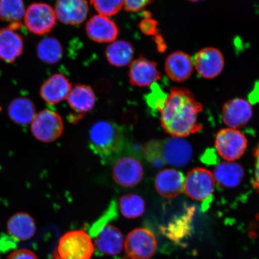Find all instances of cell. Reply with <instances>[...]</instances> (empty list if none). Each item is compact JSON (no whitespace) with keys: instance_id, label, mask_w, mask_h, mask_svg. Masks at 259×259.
<instances>
[{"instance_id":"6da1fadb","label":"cell","mask_w":259,"mask_h":259,"mask_svg":"<svg viewBox=\"0 0 259 259\" xmlns=\"http://www.w3.org/2000/svg\"><path fill=\"white\" fill-rule=\"evenodd\" d=\"M158 111L161 127L172 138L187 137L202 128L198 120L202 105L188 89L171 88Z\"/></svg>"},{"instance_id":"7a4b0ae2","label":"cell","mask_w":259,"mask_h":259,"mask_svg":"<svg viewBox=\"0 0 259 259\" xmlns=\"http://www.w3.org/2000/svg\"><path fill=\"white\" fill-rule=\"evenodd\" d=\"M89 144L93 153L108 163L119 157L124 150V131L111 121L97 122L90 129Z\"/></svg>"},{"instance_id":"3957f363","label":"cell","mask_w":259,"mask_h":259,"mask_svg":"<svg viewBox=\"0 0 259 259\" xmlns=\"http://www.w3.org/2000/svg\"><path fill=\"white\" fill-rule=\"evenodd\" d=\"M94 251L92 238L82 230L67 232L58 245V254L61 259H91Z\"/></svg>"},{"instance_id":"277c9868","label":"cell","mask_w":259,"mask_h":259,"mask_svg":"<svg viewBox=\"0 0 259 259\" xmlns=\"http://www.w3.org/2000/svg\"><path fill=\"white\" fill-rule=\"evenodd\" d=\"M31 132L35 139L44 143H51L61 137L64 124L56 111L45 109L37 113L31 124Z\"/></svg>"},{"instance_id":"5b68a950","label":"cell","mask_w":259,"mask_h":259,"mask_svg":"<svg viewBox=\"0 0 259 259\" xmlns=\"http://www.w3.org/2000/svg\"><path fill=\"white\" fill-rule=\"evenodd\" d=\"M54 9L45 3H32L26 9L24 20L29 31L37 35L50 33L56 25Z\"/></svg>"},{"instance_id":"8992f818","label":"cell","mask_w":259,"mask_h":259,"mask_svg":"<svg viewBox=\"0 0 259 259\" xmlns=\"http://www.w3.org/2000/svg\"><path fill=\"white\" fill-rule=\"evenodd\" d=\"M215 184V178L209 170L194 168L188 172L184 179V192L191 199L204 201L212 196Z\"/></svg>"},{"instance_id":"52a82bcc","label":"cell","mask_w":259,"mask_h":259,"mask_svg":"<svg viewBox=\"0 0 259 259\" xmlns=\"http://www.w3.org/2000/svg\"><path fill=\"white\" fill-rule=\"evenodd\" d=\"M124 245L130 258L150 259L156 251L157 242L150 230L138 228L129 233Z\"/></svg>"},{"instance_id":"ba28073f","label":"cell","mask_w":259,"mask_h":259,"mask_svg":"<svg viewBox=\"0 0 259 259\" xmlns=\"http://www.w3.org/2000/svg\"><path fill=\"white\" fill-rule=\"evenodd\" d=\"M247 139L237 129L226 128L219 131L215 138V148L220 156L228 161L240 158L247 147Z\"/></svg>"},{"instance_id":"9c48e42d","label":"cell","mask_w":259,"mask_h":259,"mask_svg":"<svg viewBox=\"0 0 259 259\" xmlns=\"http://www.w3.org/2000/svg\"><path fill=\"white\" fill-rule=\"evenodd\" d=\"M194 69L203 78L212 79L219 76L225 67V58L218 49H202L193 58Z\"/></svg>"},{"instance_id":"30bf717a","label":"cell","mask_w":259,"mask_h":259,"mask_svg":"<svg viewBox=\"0 0 259 259\" xmlns=\"http://www.w3.org/2000/svg\"><path fill=\"white\" fill-rule=\"evenodd\" d=\"M112 177L116 184L122 187L137 186L144 177L143 166L133 157H123L116 161L112 167Z\"/></svg>"},{"instance_id":"8fae6325","label":"cell","mask_w":259,"mask_h":259,"mask_svg":"<svg viewBox=\"0 0 259 259\" xmlns=\"http://www.w3.org/2000/svg\"><path fill=\"white\" fill-rule=\"evenodd\" d=\"M128 76L132 85L138 87H151L161 79L157 63L144 56L132 61Z\"/></svg>"},{"instance_id":"7c38bea8","label":"cell","mask_w":259,"mask_h":259,"mask_svg":"<svg viewBox=\"0 0 259 259\" xmlns=\"http://www.w3.org/2000/svg\"><path fill=\"white\" fill-rule=\"evenodd\" d=\"M161 155L165 163L174 167H183L190 163L193 149L183 138H172L161 144Z\"/></svg>"},{"instance_id":"4fadbf2b","label":"cell","mask_w":259,"mask_h":259,"mask_svg":"<svg viewBox=\"0 0 259 259\" xmlns=\"http://www.w3.org/2000/svg\"><path fill=\"white\" fill-rule=\"evenodd\" d=\"M54 11L61 23L77 25L85 21L89 5L87 0H57Z\"/></svg>"},{"instance_id":"5bb4252c","label":"cell","mask_w":259,"mask_h":259,"mask_svg":"<svg viewBox=\"0 0 259 259\" xmlns=\"http://www.w3.org/2000/svg\"><path fill=\"white\" fill-rule=\"evenodd\" d=\"M87 36L99 44L112 43L116 40L119 29L108 16L96 15L90 18L86 25Z\"/></svg>"},{"instance_id":"9a60e30c","label":"cell","mask_w":259,"mask_h":259,"mask_svg":"<svg viewBox=\"0 0 259 259\" xmlns=\"http://www.w3.org/2000/svg\"><path fill=\"white\" fill-rule=\"evenodd\" d=\"M252 116V106L244 99L229 100L223 106V121L229 128L237 129L244 127L250 120Z\"/></svg>"},{"instance_id":"2e32d148","label":"cell","mask_w":259,"mask_h":259,"mask_svg":"<svg viewBox=\"0 0 259 259\" xmlns=\"http://www.w3.org/2000/svg\"><path fill=\"white\" fill-rule=\"evenodd\" d=\"M194 69L192 57L183 51L174 52L167 56L165 61V72L174 82H183L189 79Z\"/></svg>"},{"instance_id":"e0dca14e","label":"cell","mask_w":259,"mask_h":259,"mask_svg":"<svg viewBox=\"0 0 259 259\" xmlns=\"http://www.w3.org/2000/svg\"><path fill=\"white\" fill-rule=\"evenodd\" d=\"M72 87V83L66 76L56 73L41 85L40 96L48 105H56L67 99Z\"/></svg>"},{"instance_id":"ac0fdd59","label":"cell","mask_w":259,"mask_h":259,"mask_svg":"<svg viewBox=\"0 0 259 259\" xmlns=\"http://www.w3.org/2000/svg\"><path fill=\"white\" fill-rule=\"evenodd\" d=\"M184 178L180 171L174 169L162 170L155 178L157 193L167 199L175 198L184 192Z\"/></svg>"},{"instance_id":"d6986e66","label":"cell","mask_w":259,"mask_h":259,"mask_svg":"<svg viewBox=\"0 0 259 259\" xmlns=\"http://www.w3.org/2000/svg\"><path fill=\"white\" fill-rule=\"evenodd\" d=\"M124 242L121 232L112 225H105L96 232L95 244L103 254L114 255L120 253Z\"/></svg>"},{"instance_id":"ffe728a7","label":"cell","mask_w":259,"mask_h":259,"mask_svg":"<svg viewBox=\"0 0 259 259\" xmlns=\"http://www.w3.org/2000/svg\"><path fill=\"white\" fill-rule=\"evenodd\" d=\"M24 51V40L21 35L11 27L0 29V59L13 63Z\"/></svg>"},{"instance_id":"44dd1931","label":"cell","mask_w":259,"mask_h":259,"mask_svg":"<svg viewBox=\"0 0 259 259\" xmlns=\"http://www.w3.org/2000/svg\"><path fill=\"white\" fill-rule=\"evenodd\" d=\"M10 235L19 241H27L33 236L37 231L35 220L29 213L18 212L9 219L7 224Z\"/></svg>"},{"instance_id":"7402d4cb","label":"cell","mask_w":259,"mask_h":259,"mask_svg":"<svg viewBox=\"0 0 259 259\" xmlns=\"http://www.w3.org/2000/svg\"><path fill=\"white\" fill-rule=\"evenodd\" d=\"M67 100L73 111L79 114H83L94 108L96 105V96L90 86L77 84L72 87Z\"/></svg>"},{"instance_id":"603a6c76","label":"cell","mask_w":259,"mask_h":259,"mask_svg":"<svg viewBox=\"0 0 259 259\" xmlns=\"http://www.w3.org/2000/svg\"><path fill=\"white\" fill-rule=\"evenodd\" d=\"M10 119L20 126L31 125L36 116L33 102L27 97H18L10 103L8 109Z\"/></svg>"},{"instance_id":"cb8c5ba5","label":"cell","mask_w":259,"mask_h":259,"mask_svg":"<svg viewBox=\"0 0 259 259\" xmlns=\"http://www.w3.org/2000/svg\"><path fill=\"white\" fill-rule=\"evenodd\" d=\"M244 174V168L240 164L225 161L217 165L213 175L220 186L234 188L240 184Z\"/></svg>"},{"instance_id":"d4e9b609","label":"cell","mask_w":259,"mask_h":259,"mask_svg":"<svg viewBox=\"0 0 259 259\" xmlns=\"http://www.w3.org/2000/svg\"><path fill=\"white\" fill-rule=\"evenodd\" d=\"M105 54L107 60L112 66L122 67L132 63L135 48L127 41H114L107 47Z\"/></svg>"},{"instance_id":"484cf974","label":"cell","mask_w":259,"mask_h":259,"mask_svg":"<svg viewBox=\"0 0 259 259\" xmlns=\"http://www.w3.org/2000/svg\"><path fill=\"white\" fill-rule=\"evenodd\" d=\"M38 58L44 63L54 64L59 62L63 55L60 42L54 37H46L41 40L37 47Z\"/></svg>"},{"instance_id":"4316f807","label":"cell","mask_w":259,"mask_h":259,"mask_svg":"<svg viewBox=\"0 0 259 259\" xmlns=\"http://www.w3.org/2000/svg\"><path fill=\"white\" fill-rule=\"evenodd\" d=\"M25 11L23 0H0V19L3 21L19 24Z\"/></svg>"},{"instance_id":"83f0119b","label":"cell","mask_w":259,"mask_h":259,"mask_svg":"<svg viewBox=\"0 0 259 259\" xmlns=\"http://www.w3.org/2000/svg\"><path fill=\"white\" fill-rule=\"evenodd\" d=\"M121 214L127 219L139 218L145 212V204L143 198L137 194H127L119 200Z\"/></svg>"},{"instance_id":"f1b7e54d","label":"cell","mask_w":259,"mask_h":259,"mask_svg":"<svg viewBox=\"0 0 259 259\" xmlns=\"http://www.w3.org/2000/svg\"><path fill=\"white\" fill-rule=\"evenodd\" d=\"M90 2L99 15L108 17L118 14L124 5V0H91Z\"/></svg>"},{"instance_id":"f546056e","label":"cell","mask_w":259,"mask_h":259,"mask_svg":"<svg viewBox=\"0 0 259 259\" xmlns=\"http://www.w3.org/2000/svg\"><path fill=\"white\" fill-rule=\"evenodd\" d=\"M187 218H184V221L182 220H177V221L171 222L167 227H165L162 229V232L168 238L175 241H178L180 239L183 238L186 236L189 231V225Z\"/></svg>"},{"instance_id":"4dcf8cb0","label":"cell","mask_w":259,"mask_h":259,"mask_svg":"<svg viewBox=\"0 0 259 259\" xmlns=\"http://www.w3.org/2000/svg\"><path fill=\"white\" fill-rule=\"evenodd\" d=\"M144 154L147 160L155 167L160 168L165 163L161 155V144L157 142H151L146 145Z\"/></svg>"},{"instance_id":"1f68e13d","label":"cell","mask_w":259,"mask_h":259,"mask_svg":"<svg viewBox=\"0 0 259 259\" xmlns=\"http://www.w3.org/2000/svg\"><path fill=\"white\" fill-rule=\"evenodd\" d=\"M139 29L145 35H156L158 34V22L151 17L150 12L144 11V19L139 23Z\"/></svg>"},{"instance_id":"d6a6232c","label":"cell","mask_w":259,"mask_h":259,"mask_svg":"<svg viewBox=\"0 0 259 259\" xmlns=\"http://www.w3.org/2000/svg\"><path fill=\"white\" fill-rule=\"evenodd\" d=\"M154 0H124V7L130 12H138L150 5Z\"/></svg>"},{"instance_id":"836d02e7","label":"cell","mask_w":259,"mask_h":259,"mask_svg":"<svg viewBox=\"0 0 259 259\" xmlns=\"http://www.w3.org/2000/svg\"><path fill=\"white\" fill-rule=\"evenodd\" d=\"M7 259H38L34 252L28 249H18L12 251Z\"/></svg>"},{"instance_id":"e575fe53","label":"cell","mask_w":259,"mask_h":259,"mask_svg":"<svg viewBox=\"0 0 259 259\" xmlns=\"http://www.w3.org/2000/svg\"><path fill=\"white\" fill-rule=\"evenodd\" d=\"M255 157V171L253 184L255 189L259 193V147L255 149L254 153Z\"/></svg>"},{"instance_id":"d590c367","label":"cell","mask_w":259,"mask_h":259,"mask_svg":"<svg viewBox=\"0 0 259 259\" xmlns=\"http://www.w3.org/2000/svg\"><path fill=\"white\" fill-rule=\"evenodd\" d=\"M189 1H190L191 2L196 3V2H200V1H202V0H189Z\"/></svg>"},{"instance_id":"8d00e7d4","label":"cell","mask_w":259,"mask_h":259,"mask_svg":"<svg viewBox=\"0 0 259 259\" xmlns=\"http://www.w3.org/2000/svg\"><path fill=\"white\" fill-rule=\"evenodd\" d=\"M258 147H259V145H258Z\"/></svg>"}]
</instances>
